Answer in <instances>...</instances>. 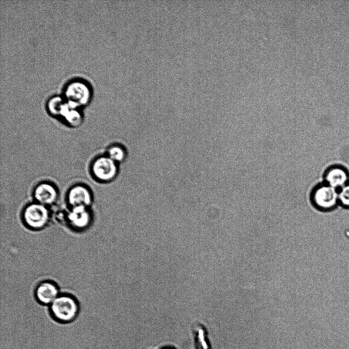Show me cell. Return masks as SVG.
Returning <instances> with one entry per match:
<instances>
[{"label":"cell","mask_w":349,"mask_h":349,"mask_svg":"<svg viewBox=\"0 0 349 349\" xmlns=\"http://www.w3.org/2000/svg\"><path fill=\"white\" fill-rule=\"evenodd\" d=\"M49 307L52 317L62 323L73 321L77 317L80 310L78 300L67 294L60 293Z\"/></svg>","instance_id":"1"},{"label":"cell","mask_w":349,"mask_h":349,"mask_svg":"<svg viewBox=\"0 0 349 349\" xmlns=\"http://www.w3.org/2000/svg\"><path fill=\"white\" fill-rule=\"evenodd\" d=\"M62 97L67 102L82 108L90 103L92 90L85 81L74 79L64 86Z\"/></svg>","instance_id":"2"},{"label":"cell","mask_w":349,"mask_h":349,"mask_svg":"<svg viewBox=\"0 0 349 349\" xmlns=\"http://www.w3.org/2000/svg\"><path fill=\"white\" fill-rule=\"evenodd\" d=\"M310 200L313 206L320 211H332L339 205L338 190L324 182L319 183L313 188Z\"/></svg>","instance_id":"3"},{"label":"cell","mask_w":349,"mask_h":349,"mask_svg":"<svg viewBox=\"0 0 349 349\" xmlns=\"http://www.w3.org/2000/svg\"><path fill=\"white\" fill-rule=\"evenodd\" d=\"M22 216L25 224L34 230L44 228L50 219L48 207L36 202L27 205L24 209Z\"/></svg>","instance_id":"4"},{"label":"cell","mask_w":349,"mask_h":349,"mask_svg":"<svg viewBox=\"0 0 349 349\" xmlns=\"http://www.w3.org/2000/svg\"><path fill=\"white\" fill-rule=\"evenodd\" d=\"M91 171L94 177L98 181L110 182L114 179L118 174V164L107 155L100 156L93 161Z\"/></svg>","instance_id":"5"},{"label":"cell","mask_w":349,"mask_h":349,"mask_svg":"<svg viewBox=\"0 0 349 349\" xmlns=\"http://www.w3.org/2000/svg\"><path fill=\"white\" fill-rule=\"evenodd\" d=\"M324 182L338 190L349 182V170L340 164L328 167L323 173Z\"/></svg>","instance_id":"6"},{"label":"cell","mask_w":349,"mask_h":349,"mask_svg":"<svg viewBox=\"0 0 349 349\" xmlns=\"http://www.w3.org/2000/svg\"><path fill=\"white\" fill-rule=\"evenodd\" d=\"M66 219L71 226L81 230L90 225L92 216L89 207L77 206L71 207L67 213Z\"/></svg>","instance_id":"7"},{"label":"cell","mask_w":349,"mask_h":349,"mask_svg":"<svg viewBox=\"0 0 349 349\" xmlns=\"http://www.w3.org/2000/svg\"><path fill=\"white\" fill-rule=\"evenodd\" d=\"M60 294L57 285L53 281L46 280L39 283L35 290V296L42 305L50 306Z\"/></svg>","instance_id":"8"},{"label":"cell","mask_w":349,"mask_h":349,"mask_svg":"<svg viewBox=\"0 0 349 349\" xmlns=\"http://www.w3.org/2000/svg\"><path fill=\"white\" fill-rule=\"evenodd\" d=\"M67 199L71 207H89L92 202L93 198L89 188L84 185L79 184L75 185L69 189Z\"/></svg>","instance_id":"9"},{"label":"cell","mask_w":349,"mask_h":349,"mask_svg":"<svg viewBox=\"0 0 349 349\" xmlns=\"http://www.w3.org/2000/svg\"><path fill=\"white\" fill-rule=\"evenodd\" d=\"M35 202L46 206L55 203L58 197V192L56 187L48 182L38 184L33 192Z\"/></svg>","instance_id":"10"},{"label":"cell","mask_w":349,"mask_h":349,"mask_svg":"<svg viewBox=\"0 0 349 349\" xmlns=\"http://www.w3.org/2000/svg\"><path fill=\"white\" fill-rule=\"evenodd\" d=\"M81 109L65 100L59 118L62 119L71 127H78L82 124L83 119Z\"/></svg>","instance_id":"11"},{"label":"cell","mask_w":349,"mask_h":349,"mask_svg":"<svg viewBox=\"0 0 349 349\" xmlns=\"http://www.w3.org/2000/svg\"><path fill=\"white\" fill-rule=\"evenodd\" d=\"M65 102L62 96H54L50 97L46 103V109L49 113L55 117H59L61 108Z\"/></svg>","instance_id":"12"},{"label":"cell","mask_w":349,"mask_h":349,"mask_svg":"<svg viewBox=\"0 0 349 349\" xmlns=\"http://www.w3.org/2000/svg\"><path fill=\"white\" fill-rule=\"evenodd\" d=\"M106 155L114 161L119 164L126 159L127 151L122 145L114 144L107 149Z\"/></svg>","instance_id":"13"},{"label":"cell","mask_w":349,"mask_h":349,"mask_svg":"<svg viewBox=\"0 0 349 349\" xmlns=\"http://www.w3.org/2000/svg\"><path fill=\"white\" fill-rule=\"evenodd\" d=\"M338 193L339 205L349 209V182L339 189Z\"/></svg>","instance_id":"14"},{"label":"cell","mask_w":349,"mask_h":349,"mask_svg":"<svg viewBox=\"0 0 349 349\" xmlns=\"http://www.w3.org/2000/svg\"><path fill=\"white\" fill-rule=\"evenodd\" d=\"M162 349H173V348H169V347H166V348H164Z\"/></svg>","instance_id":"15"}]
</instances>
